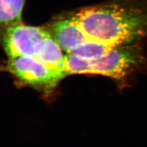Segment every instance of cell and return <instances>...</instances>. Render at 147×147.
Segmentation results:
<instances>
[{
    "instance_id": "1",
    "label": "cell",
    "mask_w": 147,
    "mask_h": 147,
    "mask_svg": "<svg viewBox=\"0 0 147 147\" xmlns=\"http://www.w3.org/2000/svg\"><path fill=\"white\" fill-rule=\"evenodd\" d=\"M71 18L92 40L117 46L147 37L146 0H111L85 7Z\"/></svg>"
},
{
    "instance_id": "2",
    "label": "cell",
    "mask_w": 147,
    "mask_h": 147,
    "mask_svg": "<svg viewBox=\"0 0 147 147\" xmlns=\"http://www.w3.org/2000/svg\"><path fill=\"white\" fill-rule=\"evenodd\" d=\"M145 60L143 50L136 42L113 46L103 56L93 60L77 57L73 61L72 68L77 74L106 76L123 85Z\"/></svg>"
},
{
    "instance_id": "3",
    "label": "cell",
    "mask_w": 147,
    "mask_h": 147,
    "mask_svg": "<svg viewBox=\"0 0 147 147\" xmlns=\"http://www.w3.org/2000/svg\"><path fill=\"white\" fill-rule=\"evenodd\" d=\"M7 70L25 85L49 95L66 74L50 68L33 56L9 58Z\"/></svg>"
},
{
    "instance_id": "4",
    "label": "cell",
    "mask_w": 147,
    "mask_h": 147,
    "mask_svg": "<svg viewBox=\"0 0 147 147\" xmlns=\"http://www.w3.org/2000/svg\"><path fill=\"white\" fill-rule=\"evenodd\" d=\"M50 34L42 28L20 24L4 30L2 44L9 58L34 56L36 44Z\"/></svg>"
},
{
    "instance_id": "5",
    "label": "cell",
    "mask_w": 147,
    "mask_h": 147,
    "mask_svg": "<svg viewBox=\"0 0 147 147\" xmlns=\"http://www.w3.org/2000/svg\"><path fill=\"white\" fill-rule=\"evenodd\" d=\"M50 33L67 55L90 40L71 17L54 22Z\"/></svg>"
},
{
    "instance_id": "6",
    "label": "cell",
    "mask_w": 147,
    "mask_h": 147,
    "mask_svg": "<svg viewBox=\"0 0 147 147\" xmlns=\"http://www.w3.org/2000/svg\"><path fill=\"white\" fill-rule=\"evenodd\" d=\"M33 57L50 68L63 71L66 56L51 34L44 37L36 44Z\"/></svg>"
},
{
    "instance_id": "7",
    "label": "cell",
    "mask_w": 147,
    "mask_h": 147,
    "mask_svg": "<svg viewBox=\"0 0 147 147\" xmlns=\"http://www.w3.org/2000/svg\"><path fill=\"white\" fill-rule=\"evenodd\" d=\"M25 0H0V30L22 24Z\"/></svg>"
},
{
    "instance_id": "8",
    "label": "cell",
    "mask_w": 147,
    "mask_h": 147,
    "mask_svg": "<svg viewBox=\"0 0 147 147\" xmlns=\"http://www.w3.org/2000/svg\"><path fill=\"white\" fill-rule=\"evenodd\" d=\"M113 47V46L89 40L88 42L83 44L68 55H74L88 60H93L103 56Z\"/></svg>"
}]
</instances>
